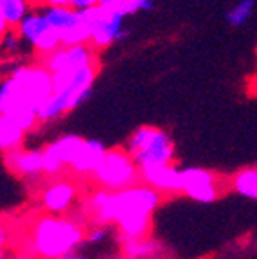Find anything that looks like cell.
<instances>
[{"label": "cell", "mask_w": 257, "mask_h": 259, "mask_svg": "<svg viewBox=\"0 0 257 259\" xmlns=\"http://www.w3.org/2000/svg\"><path fill=\"white\" fill-rule=\"evenodd\" d=\"M164 194L144 182L119 191L96 187L83 198V214L92 223L115 227L119 239L149 236L153 216L162 205Z\"/></svg>", "instance_id": "cell-1"}, {"label": "cell", "mask_w": 257, "mask_h": 259, "mask_svg": "<svg viewBox=\"0 0 257 259\" xmlns=\"http://www.w3.org/2000/svg\"><path fill=\"white\" fill-rule=\"evenodd\" d=\"M84 243V227L81 220L67 214L38 216L29 225L25 248L36 259H61L76 252Z\"/></svg>", "instance_id": "cell-2"}, {"label": "cell", "mask_w": 257, "mask_h": 259, "mask_svg": "<svg viewBox=\"0 0 257 259\" xmlns=\"http://www.w3.org/2000/svg\"><path fill=\"white\" fill-rule=\"evenodd\" d=\"M99 65L53 72V94L38 110V121L51 122L83 105L92 96Z\"/></svg>", "instance_id": "cell-3"}, {"label": "cell", "mask_w": 257, "mask_h": 259, "mask_svg": "<svg viewBox=\"0 0 257 259\" xmlns=\"http://www.w3.org/2000/svg\"><path fill=\"white\" fill-rule=\"evenodd\" d=\"M126 150L139 167L160 166L175 162V142L165 130L157 126H139L128 137Z\"/></svg>", "instance_id": "cell-4"}, {"label": "cell", "mask_w": 257, "mask_h": 259, "mask_svg": "<svg viewBox=\"0 0 257 259\" xmlns=\"http://www.w3.org/2000/svg\"><path fill=\"white\" fill-rule=\"evenodd\" d=\"M89 178L96 187L108 191H119L141 182L139 166L126 148H108L105 158Z\"/></svg>", "instance_id": "cell-5"}, {"label": "cell", "mask_w": 257, "mask_h": 259, "mask_svg": "<svg viewBox=\"0 0 257 259\" xmlns=\"http://www.w3.org/2000/svg\"><path fill=\"white\" fill-rule=\"evenodd\" d=\"M81 13L89 27V44L96 51L110 47L112 44L128 36V31L124 29V13L119 8H106V6L96 4Z\"/></svg>", "instance_id": "cell-6"}, {"label": "cell", "mask_w": 257, "mask_h": 259, "mask_svg": "<svg viewBox=\"0 0 257 259\" xmlns=\"http://www.w3.org/2000/svg\"><path fill=\"white\" fill-rule=\"evenodd\" d=\"M45 18L58 32L61 45L89 44L90 34L83 13L70 6H45L41 8Z\"/></svg>", "instance_id": "cell-7"}, {"label": "cell", "mask_w": 257, "mask_h": 259, "mask_svg": "<svg viewBox=\"0 0 257 259\" xmlns=\"http://www.w3.org/2000/svg\"><path fill=\"white\" fill-rule=\"evenodd\" d=\"M11 76L20 89L22 96L25 97V101L36 112L53 94V74L44 63L16 67Z\"/></svg>", "instance_id": "cell-8"}, {"label": "cell", "mask_w": 257, "mask_h": 259, "mask_svg": "<svg viewBox=\"0 0 257 259\" xmlns=\"http://www.w3.org/2000/svg\"><path fill=\"white\" fill-rule=\"evenodd\" d=\"M16 32L20 34V38L25 44L31 45V49L38 56H45V54L53 53L60 47V36L53 29V25L49 24L45 18L41 8H32L27 15L24 16V20L16 25Z\"/></svg>", "instance_id": "cell-9"}, {"label": "cell", "mask_w": 257, "mask_h": 259, "mask_svg": "<svg viewBox=\"0 0 257 259\" xmlns=\"http://www.w3.org/2000/svg\"><path fill=\"white\" fill-rule=\"evenodd\" d=\"M0 115L18 124L25 134L32 132L40 124L38 112L25 101L13 76H8L0 81Z\"/></svg>", "instance_id": "cell-10"}, {"label": "cell", "mask_w": 257, "mask_h": 259, "mask_svg": "<svg viewBox=\"0 0 257 259\" xmlns=\"http://www.w3.org/2000/svg\"><path fill=\"white\" fill-rule=\"evenodd\" d=\"M223 193V186L216 173L205 167H182L180 169V194L196 203L209 205Z\"/></svg>", "instance_id": "cell-11"}, {"label": "cell", "mask_w": 257, "mask_h": 259, "mask_svg": "<svg viewBox=\"0 0 257 259\" xmlns=\"http://www.w3.org/2000/svg\"><path fill=\"white\" fill-rule=\"evenodd\" d=\"M79 198V186L68 178L53 177L45 182L38 194L40 207L49 214H67Z\"/></svg>", "instance_id": "cell-12"}, {"label": "cell", "mask_w": 257, "mask_h": 259, "mask_svg": "<svg viewBox=\"0 0 257 259\" xmlns=\"http://www.w3.org/2000/svg\"><path fill=\"white\" fill-rule=\"evenodd\" d=\"M41 63L53 72L76 70L90 65H97V51L90 44L60 45L56 51L41 56Z\"/></svg>", "instance_id": "cell-13"}, {"label": "cell", "mask_w": 257, "mask_h": 259, "mask_svg": "<svg viewBox=\"0 0 257 259\" xmlns=\"http://www.w3.org/2000/svg\"><path fill=\"white\" fill-rule=\"evenodd\" d=\"M81 142H83V137L74 134L61 135V137L54 139L53 142H49L41 150V153H44V175L53 178L60 177L65 169H68L77 150H79Z\"/></svg>", "instance_id": "cell-14"}, {"label": "cell", "mask_w": 257, "mask_h": 259, "mask_svg": "<svg viewBox=\"0 0 257 259\" xmlns=\"http://www.w3.org/2000/svg\"><path fill=\"white\" fill-rule=\"evenodd\" d=\"M4 164L13 175L25 180H40L44 177L41 150H25L24 146L4 153Z\"/></svg>", "instance_id": "cell-15"}, {"label": "cell", "mask_w": 257, "mask_h": 259, "mask_svg": "<svg viewBox=\"0 0 257 259\" xmlns=\"http://www.w3.org/2000/svg\"><path fill=\"white\" fill-rule=\"evenodd\" d=\"M139 177H141V182L148 184L164 196L180 193V167H177L175 164L139 167Z\"/></svg>", "instance_id": "cell-16"}, {"label": "cell", "mask_w": 257, "mask_h": 259, "mask_svg": "<svg viewBox=\"0 0 257 259\" xmlns=\"http://www.w3.org/2000/svg\"><path fill=\"white\" fill-rule=\"evenodd\" d=\"M106 150H108V148L101 141H96V139H83L79 150H77L76 157H74L72 164H70L68 169L72 171L76 177H83V178L90 177V175L97 169L101 160L105 158Z\"/></svg>", "instance_id": "cell-17"}, {"label": "cell", "mask_w": 257, "mask_h": 259, "mask_svg": "<svg viewBox=\"0 0 257 259\" xmlns=\"http://www.w3.org/2000/svg\"><path fill=\"white\" fill-rule=\"evenodd\" d=\"M122 252L128 259H153L160 254V245L149 236L135 239H121Z\"/></svg>", "instance_id": "cell-18"}, {"label": "cell", "mask_w": 257, "mask_h": 259, "mask_svg": "<svg viewBox=\"0 0 257 259\" xmlns=\"http://www.w3.org/2000/svg\"><path fill=\"white\" fill-rule=\"evenodd\" d=\"M230 189L243 198L257 202V166H248L237 171L230 178Z\"/></svg>", "instance_id": "cell-19"}, {"label": "cell", "mask_w": 257, "mask_h": 259, "mask_svg": "<svg viewBox=\"0 0 257 259\" xmlns=\"http://www.w3.org/2000/svg\"><path fill=\"white\" fill-rule=\"evenodd\" d=\"M25 141V132L18 124L9 121L8 117L0 115V151L6 153L9 150L20 148L24 146Z\"/></svg>", "instance_id": "cell-20"}, {"label": "cell", "mask_w": 257, "mask_h": 259, "mask_svg": "<svg viewBox=\"0 0 257 259\" xmlns=\"http://www.w3.org/2000/svg\"><path fill=\"white\" fill-rule=\"evenodd\" d=\"M34 6H32L31 0H0V13L9 24V27L13 29L24 20V16Z\"/></svg>", "instance_id": "cell-21"}, {"label": "cell", "mask_w": 257, "mask_h": 259, "mask_svg": "<svg viewBox=\"0 0 257 259\" xmlns=\"http://www.w3.org/2000/svg\"><path fill=\"white\" fill-rule=\"evenodd\" d=\"M253 9H255V0H239L229 13H227V22L232 27H241L250 20Z\"/></svg>", "instance_id": "cell-22"}, {"label": "cell", "mask_w": 257, "mask_h": 259, "mask_svg": "<svg viewBox=\"0 0 257 259\" xmlns=\"http://www.w3.org/2000/svg\"><path fill=\"white\" fill-rule=\"evenodd\" d=\"M22 38L16 31H13V27L6 32L4 36L0 38V54L2 56H15V54L20 53V45H22Z\"/></svg>", "instance_id": "cell-23"}, {"label": "cell", "mask_w": 257, "mask_h": 259, "mask_svg": "<svg viewBox=\"0 0 257 259\" xmlns=\"http://www.w3.org/2000/svg\"><path fill=\"white\" fill-rule=\"evenodd\" d=\"M108 236V225H103V223H92L89 229H84V241L90 243V245H99V243L106 241Z\"/></svg>", "instance_id": "cell-24"}, {"label": "cell", "mask_w": 257, "mask_h": 259, "mask_svg": "<svg viewBox=\"0 0 257 259\" xmlns=\"http://www.w3.org/2000/svg\"><path fill=\"white\" fill-rule=\"evenodd\" d=\"M155 6V0H122L119 9L124 13V16L133 15L139 11H149Z\"/></svg>", "instance_id": "cell-25"}, {"label": "cell", "mask_w": 257, "mask_h": 259, "mask_svg": "<svg viewBox=\"0 0 257 259\" xmlns=\"http://www.w3.org/2000/svg\"><path fill=\"white\" fill-rule=\"evenodd\" d=\"M9 241H11V229L4 222H0V259H4Z\"/></svg>", "instance_id": "cell-26"}, {"label": "cell", "mask_w": 257, "mask_h": 259, "mask_svg": "<svg viewBox=\"0 0 257 259\" xmlns=\"http://www.w3.org/2000/svg\"><path fill=\"white\" fill-rule=\"evenodd\" d=\"M97 4V0H70V8L77 9V11H84V9L92 8Z\"/></svg>", "instance_id": "cell-27"}, {"label": "cell", "mask_w": 257, "mask_h": 259, "mask_svg": "<svg viewBox=\"0 0 257 259\" xmlns=\"http://www.w3.org/2000/svg\"><path fill=\"white\" fill-rule=\"evenodd\" d=\"M122 0H97L99 6H106V8H119Z\"/></svg>", "instance_id": "cell-28"}, {"label": "cell", "mask_w": 257, "mask_h": 259, "mask_svg": "<svg viewBox=\"0 0 257 259\" xmlns=\"http://www.w3.org/2000/svg\"><path fill=\"white\" fill-rule=\"evenodd\" d=\"M9 29H11V27H9V24H8V22H6L4 16H2V13H0V38L4 36V34L9 31Z\"/></svg>", "instance_id": "cell-29"}, {"label": "cell", "mask_w": 257, "mask_h": 259, "mask_svg": "<svg viewBox=\"0 0 257 259\" xmlns=\"http://www.w3.org/2000/svg\"><path fill=\"white\" fill-rule=\"evenodd\" d=\"M61 259H89L87 255H83V254H79V252H70V254H67L65 257H61Z\"/></svg>", "instance_id": "cell-30"}, {"label": "cell", "mask_w": 257, "mask_h": 259, "mask_svg": "<svg viewBox=\"0 0 257 259\" xmlns=\"http://www.w3.org/2000/svg\"><path fill=\"white\" fill-rule=\"evenodd\" d=\"M47 6H70V0H49Z\"/></svg>", "instance_id": "cell-31"}, {"label": "cell", "mask_w": 257, "mask_h": 259, "mask_svg": "<svg viewBox=\"0 0 257 259\" xmlns=\"http://www.w3.org/2000/svg\"><path fill=\"white\" fill-rule=\"evenodd\" d=\"M31 2H32V6H34V8H45L49 0H31Z\"/></svg>", "instance_id": "cell-32"}]
</instances>
